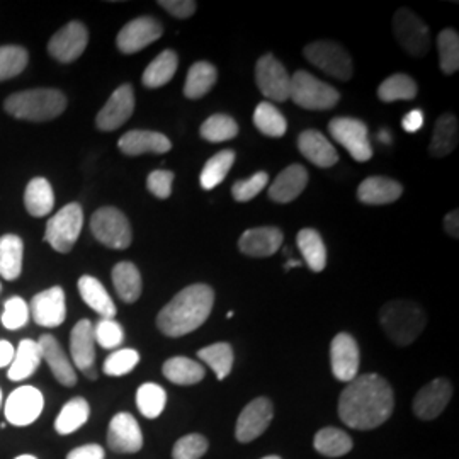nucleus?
Masks as SVG:
<instances>
[{"label": "nucleus", "mask_w": 459, "mask_h": 459, "mask_svg": "<svg viewBox=\"0 0 459 459\" xmlns=\"http://www.w3.org/2000/svg\"><path fill=\"white\" fill-rule=\"evenodd\" d=\"M390 383L379 375H361L347 383L339 398V417L345 426L371 430L383 426L394 413Z\"/></svg>", "instance_id": "nucleus-1"}, {"label": "nucleus", "mask_w": 459, "mask_h": 459, "mask_svg": "<svg viewBox=\"0 0 459 459\" xmlns=\"http://www.w3.org/2000/svg\"><path fill=\"white\" fill-rule=\"evenodd\" d=\"M214 291L208 284H193L174 296L157 316L167 337H182L201 327L213 310Z\"/></svg>", "instance_id": "nucleus-2"}, {"label": "nucleus", "mask_w": 459, "mask_h": 459, "mask_svg": "<svg viewBox=\"0 0 459 459\" xmlns=\"http://www.w3.org/2000/svg\"><path fill=\"white\" fill-rule=\"evenodd\" d=\"M379 324L394 344L407 347L424 332L427 315L413 301L394 299L379 310Z\"/></svg>", "instance_id": "nucleus-3"}, {"label": "nucleus", "mask_w": 459, "mask_h": 459, "mask_svg": "<svg viewBox=\"0 0 459 459\" xmlns=\"http://www.w3.org/2000/svg\"><path fill=\"white\" fill-rule=\"evenodd\" d=\"M4 109L16 119L43 123L51 121L66 109V98L56 89L22 91L5 99Z\"/></svg>", "instance_id": "nucleus-4"}, {"label": "nucleus", "mask_w": 459, "mask_h": 459, "mask_svg": "<svg viewBox=\"0 0 459 459\" xmlns=\"http://www.w3.org/2000/svg\"><path fill=\"white\" fill-rule=\"evenodd\" d=\"M290 98L296 106L310 111H325L332 109L341 94L332 85L322 82L310 72L298 70L295 75H291V85H290Z\"/></svg>", "instance_id": "nucleus-5"}, {"label": "nucleus", "mask_w": 459, "mask_h": 459, "mask_svg": "<svg viewBox=\"0 0 459 459\" xmlns=\"http://www.w3.org/2000/svg\"><path fill=\"white\" fill-rule=\"evenodd\" d=\"M83 227L82 206L79 203H70L56 214H53L47 223L45 242L60 254H68L79 240Z\"/></svg>", "instance_id": "nucleus-6"}, {"label": "nucleus", "mask_w": 459, "mask_h": 459, "mask_svg": "<svg viewBox=\"0 0 459 459\" xmlns=\"http://www.w3.org/2000/svg\"><path fill=\"white\" fill-rule=\"evenodd\" d=\"M303 53L312 65L332 75L333 79L347 82L354 74L351 55L342 45L335 41H315L307 45Z\"/></svg>", "instance_id": "nucleus-7"}, {"label": "nucleus", "mask_w": 459, "mask_h": 459, "mask_svg": "<svg viewBox=\"0 0 459 459\" xmlns=\"http://www.w3.org/2000/svg\"><path fill=\"white\" fill-rule=\"evenodd\" d=\"M91 231L102 246L123 250L132 244V227L123 212L106 206L91 218Z\"/></svg>", "instance_id": "nucleus-8"}, {"label": "nucleus", "mask_w": 459, "mask_h": 459, "mask_svg": "<svg viewBox=\"0 0 459 459\" xmlns=\"http://www.w3.org/2000/svg\"><path fill=\"white\" fill-rule=\"evenodd\" d=\"M328 132L337 143L351 153L358 162H368L373 157V147L369 142L368 126L354 117H335L328 123Z\"/></svg>", "instance_id": "nucleus-9"}, {"label": "nucleus", "mask_w": 459, "mask_h": 459, "mask_svg": "<svg viewBox=\"0 0 459 459\" xmlns=\"http://www.w3.org/2000/svg\"><path fill=\"white\" fill-rule=\"evenodd\" d=\"M394 33L400 47L413 56H424L430 48V31L411 9H398L394 17Z\"/></svg>", "instance_id": "nucleus-10"}, {"label": "nucleus", "mask_w": 459, "mask_h": 459, "mask_svg": "<svg viewBox=\"0 0 459 459\" xmlns=\"http://www.w3.org/2000/svg\"><path fill=\"white\" fill-rule=\"evenodd\" d=\"M45 409V396L34 386H19L9 394L4 413L13 426L26 427L33 424Z\"/></svg>", "instance_id": "nucleus-11"}, {"label": "nucleus", "mask_w": 459, "mask_h": 459, "mask_svg": "<svg viewBox=\"0 0 459 459\" xmlns=\"http://www.w3.org/2000/svg\"><path fill=\"white\" fill-rule=\"evenodd\" d=\"M255 81L264 96L276 102L290 99L291 77L274 55H264L255 66Z\"/></svg>", "instance_id": "nucleus-12"}, {"label": "nucleus", "mask_w": 459, "mask_h": 459, "mask_svg": "<svg viewBox=\"0 0 459 459\" xmlns=\"http://www.w3.org/2000/svg\"><path fill=\"white\" fill-rule=\"evenodd\" d=\"M162 34L164 28L155 17H136L119 31L116 38V45L121 53L133 55L160 39Z\"/></svg>", "instance_id": "nucleus-13"}, {"label": "nucleus", "mask_w": 459, "mask_h": 459, "mask_svg": "<svg viewBox=\"0 0 459 459\" xmlns=\"http://www.w3.org/2000/svg\"><path fill=\"white\" fill-rule=\"evenodd\" d=\"M89 43V31L79 21H72L60 31L51 36L48 43V53L62 64H72L83 51Z\"/></svg>", "instance_id": "nucleus-14"}, {"label": "nucleus", "mask_w": 459, "mask_h": 459, "mask_svg": "<svg viewBox=\"0 0 459 459\" xmlns=\"http://www.w3.org/2000/svg\"><path fill=\"white\" fill-rule=\"evenodd\" d=\"M273 417H274V409L269 398L261 396L252 400L237 420V427H235L237 439L244 444L252 443L267 430Z\"/></svg>", "instance_id": "nucleus-15"}, {"label": "nucleus", "mask_w": 459, "mask_h": 459, "mask_svg": "<svg viewBox=\"0 0 459 459\" xmlns=\"http://www.w3.org/2000/svg\"><path fill=\"white\" fill-rule=\"evenodd\" d=\"M134 111V92L130 83L117 87L98 113L96 125L100 132H115L121 128Z\"/></svg>", "instance_id": "nucleus-16"}, {"label": "nucleus", "mask_w": 459, "mask_h": 459, "mask_svg": "<svg viewBox=\"0 0 459 459\" xmlns=\"http://www.w3.org/2000/svg\"><path fill=\"white\" fill-rule=\"evenodd\" d=\"M332 373L342 383H351L359 371V347L352 335L341 332L330 344Z\"/></svg>", "instance_id": "nucleus-17"}, {"label": "nucleus", "mask_w": 459, "mask_h": 459, "mask_svg": "<svg viewBox=\"0 0 459 459\" xmlns=\"http://www.w3.org/2000/svg\"><path fill=\"white\" fill-rule=\"evenodd\" d=\"M30 315L39 327H60L65 322V293L60 286H53L34 296Z\"/></svg>", "instance_id": "nucleus-18"}, {"label": "nucleus", "mask_w": 459, "mask_h": 459, "mask_svg": "<svg viewBox=\"0 0 459 459\" xmlns=\"http://www.w3.org/2000/svg\"><path fill=\"white\" fill-rule=\"evenodd\" d=\"M108 444L115 453L133 455L143 447V434L132 413H116L108 429Z\"/></svg>", "instance_id": "nucleus-19"}, {"label": "nucleus", "mask_w": 459, "mask_h": 459, "mask_svg": "<svg viewBox=\"0 0 459 459\" xmlns=\"http://www.w3.org/2000/svg\"><path fill=\"white\" fill-rule=\"evenodd\" d=\"M453 396V386L447 379H432L420 392L415 394L413 411L420 420H434L443 413Z\"/></svg>", "instance_id": "nucleus-20"}, {"label": "nucleus", "mask_w": 459, "mask_h": 459, "mask_svg": "<svg viewBox=\"0 0 459 459\" xmlns=\"http://www.w3.org/2000/svg\"><path fill=\"white\" fill-rule=\"evenodd\" d=\"M70 354L72 364L82 373L91 368H96V337L94 325L91 320L83 318L72 328Z\"/></svg>", "instance_id": "nucleus-21"}, {"label": "nucleus", "mask_w": 459, "mask_h": 459, "mask_svg": "<svg viewBox=\"0 0 459 459\" xmlns=\"http://www.w3.org/2000/svg\"><path fill=\"white\" fill-rule=\"evenodd\" d=\"M282 231L276 227L250 229L242 233L238 240V248L248 257H271L282 246Z\"/></svg>", "instance_id": "nucleus-22"}, {"label": "nucleus", "mask_w": 459, "mask_h": 459, "mask_svg": "<svg viewBox=\"0 0 459 459\" xmlns=\"http://www.w3.org/2000/svg\"><path fill=\"white\" fill-rule=\"evenodd\" d=\"M38 344L41 349V358L48 364L55 379L64 386H74L77 383V375L60 342L53 335L45 333L41 335Z\"/></svg>", "instance_id": "nucleus-23"}, {"label": "nucleus", "mask_w": 459, "mask_h": 459, "mask_svg": "<svg viewBox=\"0 0 459 459\" xmlns=\"http://www.w3.org/2000/svg\"><path fill=\"white\" fill-rule=\"evenodd\" d=\"M307 184H308L307 169L303 165H290L279 174L276 181L271 184L269 197L281 204L291 203L305 191Z\"/></svg>", "instance_id": "nucleus-24"}, {"label": "nucleus", "mask_w": 459, "mask_h": 459, "mask_svg": "<svg viewBox=\"0 0 459 459\" xmlns=\"http://www.w3.org/2000/svg\"><path fill=\"white\" fill-rule=\"evenodd\" d=\"M117 147L125 155L136 157L143 153H167L172 143L162 133L133 130L119 138Z\"/></svg>", "instance_id": "nucleus-25"}, {"label": "nucleus", "mask_w": 459, "mask_h": 459, "mask_svg": "<svg viewBox=\"0 0 459 459\" xmlns=\"http://www.w3.org/2000/svg\"><path fill=\"white\" fill-rule=\"evenodd\" d=\"M298 148L313 165L328 169L339 162V153L327 138L316 130H307L298 136Z\"/></svg>", "instance_id": "nucleus-26"}, {"label": "nucleus", "mask_w": 459, "mask_h": 459, "mask_svg": "<svg viewBox=\"0 0 459 459\" xmlns=\"http://www.w3.org/2000/svg\"><path fill=\"white\" fill-rule=\"evenodd\" d=\"M403 193V187L400 182L394 181L390 178L383 176H375L368 178L361 182L358 187V199L364 204H392L398 201Z\"/></svg>", "instance_id": "nucleus-27"}, {"label": "nucleus", "mask_w": 459, "mask_h": 459, "mask_svg": "<svg viewBox=\"0 0 459 459\" xmlns=\"http://www.w3.org/2000/svg\"><path fill=\"white\" fill-rule=\"evenodd\" d=\"M79 293L83 303L98 313L100 318H115L116 305L108 290L102 286L99 279L92 276H82L79 279Z\"/></svg>", "instance_id": "nucleus-28"}, {"label": "nucleus", "mask_w": 459, "mask_h": 459, "mask_svg": "<svg viewBox=\"0 0 459 459\" xmlns=\"http://www.w3.org/2000/svg\"><path fill=\"white\" fill-rule=\"evenodd\" d=\"M41 349L36 341L31 339H24L17 345L14 359L9 366L7 377L11 381H22L33 377L34 371L38 369L39 362H41Z\"/></svg>", "instance_id": "nucleus-29"}, {"label": "nucleus", "mask_w": 459, "mask_h": 459, "mask_svg": "<svg viewBox=\"0 0 459 459\" xmlns=\"http://www.w3.org/2000/svg\"><path fill=\"white\" fill-rule=\"evenodd\" d=\"M459 128L458 119L455 115H443L434 125L432 142L429 153L436 159H443L458 147Z\"/></svg>", "instance_id": "nucleus-30"}, {"label": "nucleus", "mask_w": 459, "mask_h": 459, "mask_svg": "<svg viewBox=\"0 0 459 459\" xmlns=\"http://www.w3.org/2000/svg\"><path fill=\"white\" fill-rule=\"evenodd\" d=\"M24 244L17 235L0 237V276L7 281H14L22 273Z\"/></svg>", "instance_id": "nucleus-31"}, {"label": "nucleus", "mask_w": 459, "mask_h": 459, "mask_svg": "<svg viewBox=\"0 0 459 459\" xmlns=\"http://www.w3.org/2000/svg\"><path fill=\"white\" fill-rule=\"evenodd\" d=\"M178 65H179L178 53L172 49H165L145 68L142 82L147 89H159L172 81V77L178 72Z\"/></svg>", "instance_id": "nucleus-32"}, {"label": "nucleus", "mask_w": 459, "mask_h": 459, "mask_svg": "<svg viewBox=\"0 0 459 459\" xmlns=\"http://www.w3.org/2000/svg\"><path fill=\"white\" fill-rule=\"evenodd\" d=\"M24 206L28 213L34 218H41L53 212L55 195L51 184L45 178H34L33 181L26 186Z\"/></svg>", "instance_id": "nucleus-33"}, {"label": "nucleus", "mask_w": 459, "mask_h": 459, "mask_svg": "<svg viewBox=\"0 0 459 459\" xmlns=\"http://www.w3.org/2000/svg\"><path fill=\"white\" fill-rule=\"evenodd\" d=\"M111 276L116 293L125 303H134L142 296V274L134 264H116Z\"/></svg>", "instance_id": "nucleus-34"}, {"label": "nucleus", "mask_w": 459, "mask_h": 459, "mask_svg": "<svg viewBox=\"0 0 459 459\" xmlns=\"http://www.w3.org/2000/svg\"><path fill=\"white\" fill-rule=\"evenodd\" d=\"M296 242L307 265L313 273H322L327 265V248L320 233L316 230L303 229L298 233Z\"/></svg>", "instance_id": "nucleus-35"}, {"label": "nucleus", "mask_w": 459, "mask_h": 459, "mask_svg": "<svg viewBox=\"0 0 459 459\" xmlns=\"http://www.w3.org/2000/svg\"><path fill=\"white\" fill-rule=\"evenodd\" d=\"M216 81V68L210 62H197L187 72L184 83V96L189 99H201L213 89Z\"/></svg>", "instance_id": "nucleus-36"}, {"label": "nucleus", "mask_w": 459, "mask_h": 459, "mask_svg": "<svg viewBox=\"0 0 459 459\" xmlns=\"http://www.w3.org/2000/svg\"><path fill=\"white\" fill-rule=\"evenodd\" d=\"M89 415H91V407H89L87 400L82 396L72 398L70 402H66L64 409L58 413V417L55 420V430L62 436L74 434L89 420Z\"/></svg>", "instance_id": "nucleus-37"}, {"label": "nucleus", "mask_w": 459, "mask_h": 459, "mask_svg": "<svg viewBox=\"0 0 459 459\" xmlns=\"http://www.w3.org/2000/svg\"><path fill=\"white\" fill-rule=\"evenodd\" d=\"M313 446L320 455L327 458H339L352 449V439L347 432L337 427H325L316 432Z\"/></svg>", "instance_id": "nucleus-38"}, {"label": "nucleus", "mask_w": 459, "mask_h": 459, "mask_svg": "<svg viewBox=\"0 0 459 459\" xmlns=\"http://www.w3.org/2000/svg\"><path fill=\"white\" fill-rule=\"evenodd\" d=\"M164 377L181 386H189L196 385L204 377V368L199 362L193 361L189 358H170L169 361L164 362Z\"/></svg>", "instance_id": "nucleus-39"}, {"label": "nucleus", "mask_w": 459, "mask_h": 459, "mask_svg": "<svg viewBox=\"0 0 459 459\" xmlns=\"http://www.w3.org/2000/svg\"><path fill=\"white\" fill-rule=\"evenodd\" d=\"M235 164V152L233 150H221L220 153H216L214 157H212L203 172H201V187L206 189V191H212L218 184L225 181L227 174L231 169V165Z\"/></svg>", "instance_id": "nucleus-40"}, {"label": "nucleus", "mask_w": 459, "mask_h": 459, "mask_svg": "<svg viewBox=\"0 0 459 459\" xmlns=\"http://www.w3.org/2000/svg\"><path fill=\"white\" fill-rule=\"evenodd\" d=\"M254 125L265 136L279 138L288 130L286 117L271 102H261L254 113Z\"/></svg>", "instance_id": "nucleus-41"}, {"label": "nucleus", "mask_w": 459, "mask_h": 459, "mask_svg": "<svg viewBox=\"0 0 459 459\" xmlns=\"http://www.w3.org/2000/svg\"><path fill=\"white\" fill-rule=\"evenodd\" d=\"M417 96V83L407 74H394L377 89V98L383 102L411 100Z\"/></svg>", "instance_id": "nucleus-42"}, {"label": "nucleus", "mask_w": 459, "mask_h": 459, "mask_svg": "<svg viewBox=\"0 0 459 459\" xmlns=\"http://www.w3.org/2000/svg\"><path fill=\"white\" fill-rule=\"evenodd\" d=\"M197 358L201 361L206 362L214 371L216 377L221 381L229 377L231 368H233V349L227 342H218V344L203 347L197 352Z\"/></svg>", "instance_id": "nucleus-43"}, {"label": "nucleus", "mask_w": 459, "mask_h": 459, "mask_svg": "<svg viewBox=\"0 0 459 459\" xmlns=\"http://www.w3.org/2000/svg\"><path fill=\"white\" fill-rule=\"evenodd\" d=\"M167 394L157 383H145L136 392V407L147 419H157L165 409Z\"/></svg>", "instance_id": "nucleus-44"}, {"label": "nucleus", "mask_w": 459, "mask_h": 459, "mask_svg": "<svg viewBox=\"0 0 459 459\" xmlns=\"http://www.w3.org/2000/svg\"><path fill=\"white\" fill-rule=\"evenodd\" d=\"M201 136L206 142L212 143H221L233 140L238 134V125L237 121L229 115L210 116L203 125H201Z\"/></svg>", "instance_id": "nucleus-45"}, {"label": "nucleus", "mask_w": 459, "mask_h": 459, "mask_svg": "<svg viewBox=\"0 0 459 459\" xmlns=\"http://www.w3.org/2000/svg\"><path fill=\"white\" fill-rule=\"evenodd\" d=\"M30 55L22 47H0V82L14 79L28 65Z\"/></svg>", "instance_id": "nucleus-46"}, {"label": "nucleus", "mask_w": 459, "mask_h": 459, "mask_svg": "<svg viewBox=\"0 0 459 459\" xmlns=\"http://www.w3.org/2000/svg\"><path fill=\"white\" fill-rule=\"evenodd\" d=\"M439 62L446 75H453L459 68V36L455 30H444L437 38Z\"/></svg>", "instance_id": "nucleus-47"}, {"label": "nucleus", "mask_w": 459, "mask_h": 459, "mask_svg": "<svg viewBox=\"0 0 459 459\" xmlns=\"http://www.w3.org/2000/svg\"><path fill=\"white\" fill-rule=\"evenodd\" d=\"M140 362V354L134 349H119L115 351L106 361H104V373L108 377H125L132 373L133 369Z\"/></svg>", "instance_id": "nucleus-48"}, {"label": "nucleus", "mask_w": 459, "mask_h": 459, "mask_svg": "<svg viewBox=\"0 0 459 459\" xmlns=\"http://www.w3.org/2000/svg\"><path fill=\"white\" fill-rule=\"evenodd\" d=\"M210 444L208 439L201 434H187L181 437L178 443L174 444L172 449V458L174 459H201L206 451H208Z\"/></svg>", "instance_id": "nucleus-49"}, {"label": "nucleus", "mask_w": 459, "mask_h": 459, "mask_svg": "<svg viewBox=\"0 0 459 459\" xmlns=\"http://www.w3.org/2000/svg\"><path fill=\"white\" fill-rule=\"evenodd\" d=\"M30 316L31 315H30L28 303L22 298L14 296V298L5 301L4 313H2L0 320H2L4 327L9 328V330H17V328H22L28 324Z\"/></svg>", "instance_id": "nucleus-50"}, {"label": "nucleus", "mask_w": 459, "mask_h": 459, "mask_svg": "<svg viewBox=\"0 0 459 459\" xmlns=\"http://www.w3.org/2000/svg\"><path fill=\"white\" fill-rule=\"evenodd\" d=\"M94 337L102 349H116L123 344L125 332L115 318H102L94 327Z\"/></svg>", "instance_id": "nucleus-51"}, {"label": "nucleus", "mask_w": 459, "mask_h": 459, "mask_svg": "<svg viewBox=\"0 0 459 459\" xmlns=\"http://www.w3.org/2000/svg\"><path fill=\"white\" fill-rule=\"evenodd\" d=\"M267 182H269V176L265 172H257L248 179L235 182L231 186V195L235 197V201H238V203L252 201L263 191Z\"/></svg>", "instance_id": "nucleus-52"}, {"label": "nucleus", "mask_w": 459, "mask_h": 459, "mask_svg": "<svg viewBox=\"0 0 459 459\" xmlns=\"http://www.w3.org/2000/svg\"><path fill=\"white\" fill-rule=\"evenodd\" d=\"M174 172L170 170H153L147 179L148 191L159 199H167L172 195Z\"/></svg>", "instance_id": "nucleus-53"}, {"label": "nucleus", "mask_w": 459, "mask_h": 459, "mask_svg": "<svg viewBox=\"0 0 459 459\" xmlns=\"http://www.w3.org/2000/svg\"><path fill=\"white\" fill-rule=\"evenodd\" d=\"M159 5L178 19H187L193 16L197 9V4L193 0H160Z\"/></svg>", "instance_id": "nucleus-54"}, {"label": "nucleus", "mask_w": 459, "mask_h": 459, "mask_svg": "<svg viewBox=\"0 0 459 459\" xmlns=\"http://www.w3.org/2000/svg\"><path fill=\"white\" fill-rule=\"evenodd\" d=\"M66 459H104V449L99 444H87L70 451Z\"/></svg>", "instance_id": "nucleus-55"}, {"label": "nucleus", "mask_w": 459, "mask_h": 459, "mask_svg": "<svg viewBox=\"0 0 459 459\" xmlns=\"http://www.w3.org/2000/svg\"><path fill=\"white\" fill-rule=\"evenodd\" d=\"M402 125H403V130L407 133L419 132L424 126V115H422V111L420 109L411 111L409 115L403 117Z\"/></svg>", "instance_id": "nucleus-56"}, {"label": "nucleus", "mask_w": 459, "mask_h": 459, "mask_svg": "<svg viewBox=\"0 0 459 459\" xmlns=\"http://www.w3.org/2000/svg\"><path fill=\"white\" fill-rule=\"evenodd\" d=\"M444 230L449 237L453 238H458L459 237V213L458 210L451 212V213L446 214L444 218Z\"/></svg>", "instance_id": "nucleus-57"}, {"label": "nucleus", "mask_w": 459, "mask_h": 459, "mask_svg": "<svg viewBox=\"0 0 459 459\" xmlns=\"http://www.w3.org/2000/svg\"><path fill=\"white\" fill-rule=\"evenodd\" d=\"M14 354H16V351L11 342L0 341V368L11 366V362L14 359Z\"/></svg>", "instance_id": "nucleus-58"}, {"label": "nucleus", "mask_w": 459, "mask_h": 459, "mask_svg": "<svg viewBox=\"0 0 459 459\" xmlns=\"http://www.w3.org/2000/svg\"><path fill=\"white\" fill-rule=\"evenodd\" d=\"M83 375L87 377V379H91V381H94V379H98V371H96V368H91V369H87V371H83Z\"/></svg>", "instance_id": "nucleus-59"}, {"label": "nucleus", "mask_w": 459, "mask_h": 459, "mask_svg": "<svg viewBox=\"0 0 459 459\" xmlns=\"http://www.w3.org/2000/svg\"><path fill=\"white\" fill-rule=\"evenodd\" d=\"M299 265V261H291V263L286 264V269H290V267H298Z\"/></svg>", "instance_id": "nucleus-60"}, {"label": "nucleus", "mask_w": 459, "mask_h": 459, "mask_svg": "<svg viewBox=\"0 0 459 459\" xmlns=\"http://www.w3.org/2000/svg\"><path fill=\"white\" fill-rule=\"evenodd\" d=\"M16 459H38L31 456V455H22V456H17Z\"/></svg>", "instance_id": "nucleus-61"}, {"label": "nucleus", "mask_w": 459, "mask_h": 459, "mask_svg": "<svg viewBox=\"0 0 459 459\" xmlns=\"http://www.w3.org/2000/svg\"><path fill=\"white\" fill-rule=\"evenodd\" d=\"M263 459H281L279 456H265V458Z\"/></svg>", "instance_id": "nucleus-62"}, {"label": "nucleus", "mask_w": 459, "mask_h": 459, "mask_svg": "<svg viewBox=\"0 0 459 459\" xmlns=\"http://www.w3.org/2000/svg\"><path fill=\"white\" fill-rule=\"evenodd\" d=\"M0 405H2V390H0Z\"/></svg>", "instance_id": "nucleus-63"}]
</instances>
